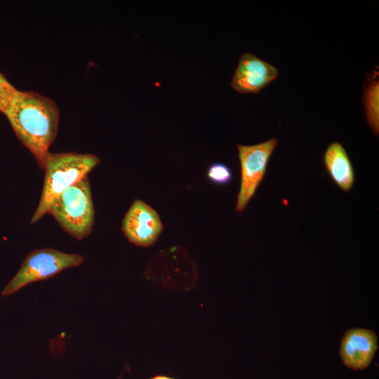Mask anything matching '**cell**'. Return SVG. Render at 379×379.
<instances>
[{
	"label": "cell",
	"mask_w": 379,
	"mask_h": 379,
	"mask_svg": "<svg viewBox=\"0 0 379 379\" xmlns=\"http://www.w3.org/2000/svg\"><path fill=\"white\" fill-rule=\"evenodd\" d=\"M207 176L211 182L219 186L230 184L233 178L231 169L227 165L221 163L211 164L208 168Z\"/></svg>",
	"instance_id": "obj_11"
},
{
	"label": "cell",
	"mask_w": 379,
	"mask_h": 379,
	"mask_svg": "<svg viewBox=\"0 0 379 379\" xmlns=\"http://www.w3.org/2000/svg\"><path fill=\"white\" fill-rule=\"evenodd\" d=\"M5 114L18 139L44 169L58 133L60 112L56 103L38 93L18 90Z\"/></svg>",
	"instance_id": "obj_1"
},
{
	"label": "cell",
	"mask_w": 379,
	"mask_h": 379,
	"mask_svg": "<svg viewBox=\"0 0 379 379\" xmlns=\"http://www.w3.org/2000/svg\"><path fill=\"white\" fill-rule=\"evenodd\" d=\"M100 162V158L93 154L49 152L45 161V177L40 201L30 224L39 220L48 213L55 197L86 177Z\"/></svg>",
	"instance_id": "obj_2"
},
{
	"label": "cell",
	"mask_w": 379,
	"mask_h": 379,
	"mask_svg": "<svg viewBox=\"0 0 379 379\" xmlns=\"http://www.w3.org/2000/svg\"><path fill=\"white\" fill-rule=\"evenodd\" d=\"M323 162L329 176L341 190L349 192L352 189L355 182L354 168L340 142H333L327 147Z\"/></svg>",
	"instance_id": "obj_9"
},
{
	"label": "cell",
	"mask_w": 379,
	"mask_h": 379,
	"mask_svg": "<svg viewBox=\"0 0 379 379\" xmlns=\"http://www.w3.org/2000/svg\"><path fill=\"white\" fill-rule=\"evenodd\" d=\"M17 89L0 72V111L3 113L9 108Z\"/></svg>",
	"instance_id": "obj_12"
},
{
	"label": "cell",
	"mask_w": 379,
	"mask_h": 379,
	"mask_svg": "<svg viewBox=\"0 0 379 379\" xmlns=\"http://www.w3.org/2000/svg\"><path fill=\"white\" fill-rule=\"evenodd\" d=\"M149 379H175V378L170 377V376H167V375H156L153 377H151Z\"/></svg>",
	"instance_id": "obj_13"
},
{
	"label": "cell",
	"mask_w": 379,
	"mask_h": 379,
	"mask_svg": "<svg viewBox=\"0 0 379 379\" xmlns=\"http://www.w3.org/2000/svg\"><path fill=\"white\" fill-rule=\"evenodd\" d=\"M277 145L276 138L252 145H237L241 168L240 187L235 206L237 213L244 211L255 194Z\"/></svg>",
	"instance_id": "obj_5"
},
{
	"label": "cell",
	"mask_w": 379,
	"mask_h": 379,
	"mask_svg": "<svg viewBox=\"0 0 379 379\" xmlns=\"http://www.w3.org/2000/svg\"><path fill=\"white\" fill-rule=\"evenodd\" d=\"M51 213L61 227L81 241L91 232L95 211L88 177L63 191L51 202Z\"/></svg>",
	"instance_id": "obj_3"
},
{
	"label": "cell",
	"mask_w": 379,
	"mask_h": 379,
	"mask_svg": "<svg viewBox=\"0 0 379 379\" xmlns=\"http://www.w3.org/2000/svg\"><path fill=\"white\" fill-rule=\"evenodd\" d=\"M164 226L158 213L144 201L135 199L126 212L121 230L133 244L152 246L162 232Z\"/></svg>",
	"instance_id": "obj_6"
},
{
	"label": "cell",
	"mask_w": 379,
	"mask_h": 379,
	"mask_svg": "<svg viewBox=\"0 0 379 379\" xmlns=\"http://www.w3.org/2000/svg\"><path fill=\"white\" fill-rule=\"evenodd\" d=\"M378 350V337L369 329L354 328L344 335L340 348L343 364L354 370H364L368 366Z\"/></svg>",
	"instance_id": "obj_8"
},
{
	"label": "cell",
	"mask_w": 379,
	"mask_h": 379,
	"mask_svg": "<svg viewBox=\"0 0 379 379\" xmlns=\"http://www.w3.org/2000/svg\"><path fill=\"white\" fill-rule=\"evenodd\" d=\"M84 257L54 248L35 249L24 259L20 268L1 291L11 295L28 284L54 277L61 271L83 264Z\"/></svg>",
	"instance_id": "obj_4"
},
{
	"label": "cell",
	"mask_w": 379,
	"mask_h": 379,
	"mask_svg": "<svg viewBox=\"0 0 379 379\" xmlns=\"http://www.w3.org/2000/svg\"><path fill=\"white\" fill-rule=\"evenodd\" d=\"M378 71L374 70L364 82L363 102L367 123L376 135L379 133V79Z\"/></svg>",
	"instance_id": "obj_10"
},
{
	"label": "cell",
	"mask_w": 379,
	"mask_h": 379,
	"mask_svg": "<svg viewBox=\"0 0 379 379\" xmlns=\"http://www.w3.org/2000/svg\"><path fill=\"white\" fill-rule=\"evenodd\" d=\"M278 75L274 66L253 53H246L239 58L230 86L240 93H258Z\"/></svg>",
	"instance_id": "obj_7"
}]
</instances>
